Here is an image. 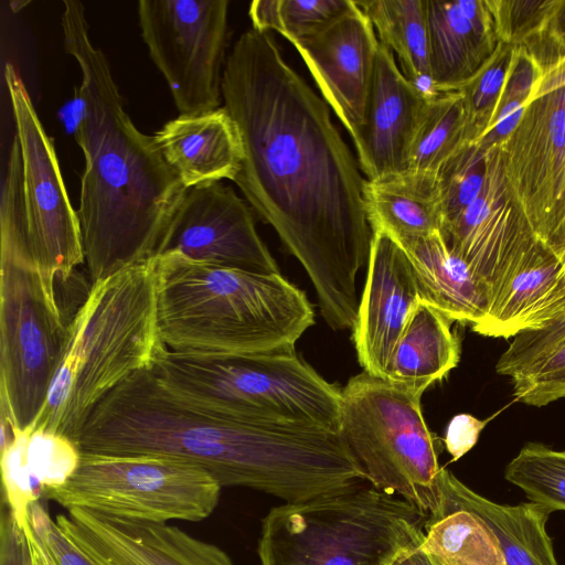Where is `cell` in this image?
Returning a JSON list of instances; mask_svg holds the SVG:
<instances>
[{"mask_svg":"<svg viewBox=\"0 0 565 565\" xmlns=\"http://www.w3.org/2000/svg\"><path fill=\"white\" fill-rule=\"evenodd\" d=\"M371 21L381 44L395 54L401 72L430 95L426 0L356 1Z\"/></svg>","mask_w":565,"mask_h":565,"instance_id":"cell-26","label":"cell"},{"mask_svg":"<svg viewBox=\"0 0 565 565\" xmlns=\"http://www.w3.org/2000/svg\"><path fill=\"white\" fill-rule=\"evenodd\" d=\"M153 137L185 189L223 179L234 181L241 170V135L224 106L200 115H179Z\"/></svg>","mask_w":565,"mask_h":565,"instance_id":"cell-19","label":"cell"},{"mask_svg":"<svg viewBox=\"0 0 565 565\" xmlns=\"http://www.w3.org/2000/svg\"><path fill=\"white\" fill-rule=\"evenodd\" d=\"M427 514L363 482L269 510L262 521L260 565H388L422 543Z\"/></svg>","mask_w":565,"mask_h":565,"instance_id":"cell-7","label":"cell"},{"mask_svg":"<svg viewBox=\"0 0 565 565\" xmlns=\"http://www.w3.org/2000/svg\"><path fill=\"white\" fill-rule=\"evenodd\" d=\"M524 113V102L510 99L500 110L492 134L505 137L514 130Z\"/></svg>","mask_w":565,"mask_h":565,"instance_id":"cell-38","label":"cell"},{"mask_svg":"<svg viewBox=\"0 0 565 565\" xmlns=\"http://www.w3.org/2000/svg\"><path fill=\"white\" fill-rule=\"evenodd\" d=\"M291 44L355 142L364 125L380 46L371 21L355 1L329 26Z\"/></svg>","mask_w":565,"mask_h":565,"instance_id":"cell-14","label":"cell"},{"mask_svg":"<svg viewBox=\"0 0 565 565\" xmlns=\"http://www.w3.org/2000/svg\"><path fill=\"white\" fill-rule=\"evenodd\" d=\"M420 544L403 550L388 565H435Z\"/></svg>","mask_w":565,"mask_h":565,"instance_id":"cell-40","label":"cell"},{"mask_svg":"<svg viewBox=\"0 0 565 565\" xmlns=\"http://www.w3.org/2000/svg\"><path fill=\"white\" fill-rule=\"evenodd\" d=\"M163 348L154 258L93 284L67 323L57 370L31 431L73 440L99 402L130 374L150 366Z\"/></svg>","mask_w":565,"mask_h":565,"instance_id":"cell-5","label":"cell"},{"mask_svg":"<svg viewBox=\"0 0 565 565\" xmlns=\"http://www.w3.org/2000/svg\"><path fill=\"white\" fill-rule=\"evenodd\" d=\"M420 301L424 295L405 249L387 233L372 230L367 276L352 329L364 372L385 379L394 349Z\"/></svg>","mask_w":565,"mask_h":565,"instance_id":"cell-16","label":"cell"},{"mask_svg":"<svg viewBox=\"0 0 565 565\" xmlns=\"http://www.w3.org/2000/svg\"><path fill=\"white\" fill-rule=\"evenodd\" d=\"M0 565H33L25 533L4 501L0 518Z\"/></svg>","mask_w":565,"mask_h":565,"instance_id":"cell-35","label":"cell"},{"mask_svg":"<svg viewBox=\"0 0 565 565\" xmlns=\"http://www.w3.org/2000/svg\"><path fill=\"white\" fill-rule=\"evenodd\" d=\"M63 6L64 46L81 71L74 136L85 168L76 211L93 285L156 257L186 189L154 137L126 113L108 61L90 40L83 3Z\"/></svg>","mask_w":565,"mask_h":565,"instance_id":"cell-3","label":"cell"},{"mask_svg":"<svg viewBox=\"0 0 565 565\" xmlns=\"http://www.w3.org/2000/svg\"><path fill=\"white\" fill-rule=\"evenodd\" d=\"M487 423L488 419L482 420L470 414H458L450 419L446 428L444 443L447 451L452 457V461L461 458L477 444Z\"/></svg>","mask_w":565,"mask_h":565,"instance_id":"cell-36","label":"cell"},{"mask_svg":"<svg viewBox=\"0 0 565 565\" xmlns=\"http://www.w3.org/2000/svg\"><path fill=\"white\" fill-rule=\"evenodd\" d=\"M183 399L233 419L340 431L341 390L297 351L210 354L163 348L150 365Z\"/></svg>","mask_w":565,"mask_h":565,"instance_id":"cell-6","label":"cell"},{"mask_svg":"<svg viewBox=\"0 0 565 565\" xmlns=\"http://www.w3.org/2000/svg\"><path fill=\"white\" fill-rule=\"evenodd\" d=\"M466 121L462 96L449 92L431 96L413 140L407 171L436 174L465 143Z\"/></svg>","mask_w":565,"mask_h":565,"instance_id":"cell-27","label":"cell"},{"mask_svg":"<svg viewBox=\"0 0 565 565\" xmlns=\"http://www.w3.org/2000/svg\"><path fill=\"white\" fill-rule=\"evenodd\" d=\"M504 478L523 490L530 502L550 512L565 511V450L529 443L507 465Z\"/></svg>","mask_w":565,"mask_h":565,"instance_id":"cell-29","label":"cell"},{"mask_svg":"<svg viewBox=\"0 0 565 565\" xmlns=\"http://www.w3.org/2000/svg\"><path fill=\"white\" fill-rule=\"evenodd\" d=\"M565 312V266L537 238L494 292L489 312L475 332L513 338L540 330Z\"/></svg>","mask_w":565,"mask_h":565,"instance_id":"cell-18","label":"cell"},{"mask_svg":"<svg viewBox=\"0 0 565 565\" xmlns=\"http://www.w3.org/2000/svg\"><path fill=\"white\" fill-rule=\"evenodd\" d=\"M511 380L514 398L526 405L540 407L565 398V341Z\"/></svg>","mask_w":565,"mask_h":565,"instance_id":"cell-33","label":"cell"},{"mask_svg":"<svg viewBox=\"0 0 565 565\" xmlns=\"http://www.w3.org/2000/svg\"><path fill=\"white\" fill-rule=\"evenodd\" d=\"M504 70L500 66L488 68L475 86L470 99L473 109L487 107L497 97L504 82Z\"/></svg>","mask_w":565,"mask_h":565,"instance_id":"cell-37","label":"cell"},{"mask_svg":"<svg viewBox=\"0 0 565 565\" xmlns=\"http://www.w3.org/2000/svg\"><path fill=\"white\" fill-rule=\"evenodd\" d=\"M451 320L420 301L412 312L386 367L385 379L426 391L460 360V340Z\"/></svg>","mask_w":565,"mask_h":565,"instance_id":"cell-23","label":"cell"},{"mask_svg":"<svg viewBox=\"0 0 565 565\" xmlns=\"http://www.w3.org/2000/svg\"><path fill=\"white\" fill-rule=\"evenodd\" d=\"M429 70L435 94L456 88L471 73L481 31L480 3L426 0Z\"/></svg>","mask_w":565,"mask_h":565,"instance_id":"cell-24","label":"cell"},{"mask_svg":"<svg viewBox=\"0 0 565 565\" xmlns=\"http://www.w3.org/2000/svg\"><path fill=\"white\" fill-rule=\"evenodd\" d=\"M440 493L478 514L501 543L507 565H558L546 531L550 512L529 502L499 504L472 491L446 469L440 475Z\"/></svg>","mask_w":565,"mask_h":565,"instance_id":"cell-21","label":"cell"},{"mask_svg":"<svg viewBox=\"0 0 565 565\" xmlns=\"http://www.w3.org/2000/svg\"><path fill=\"white\" fill-rule=\"evenodd\" d=\"M431 96L409 82L380 43L363 128L354 143L369 181L404 173L413 140Z\"/></svg>","mask_w":565,"mask_h":565,"instance_id":"cell-17","label":"cell"},{"mask_svg":"<svg viewBox=\"0 0 565 565\" xmlns=\"http://www.w3.org/2000/svg\"><path fill=\"white\" fill-rule=\"evenodd\" d=\"M424 392L363 371L341 388L340 434L365 481L428 515L439 501L444 467L423 416Z\"/></svg>","mask_w":565,"mask_h":565,"instance_id":"cell-8","label":"cell"},{"mask_svg":"<svg viewBox=\"0 0 565 565\" xmlns=\"http://www.w3.org/2000/svg\"><path fill=\"white\" fill-rule=\"evenodd\" d=\"M81 452L157 455L192 462L221 487L298 502L349 484L354 466L339 431L258 424L201 408L166 387L151 367L130 374L74 437Z\"/></svg>","mask_w":565,"mask_h":565,"instance_id":"cell-2","label":"cell"},{"mask_svg":"<svg viewBox=\"0 0 565 565\" xmlns=\"http://www.w3.org/2000/svg\"><path fill=\"white\" fill-rule=\"evenodd\" d=\"M565 341V312L540 330L513 337L495 364L497 373L513 377L544 359Z\"/></svg>","mask_w":565,"mask_h":565,"instance_id":"cell-34","label":"cell"},{"mask_svg":"<svg viewBox=\"0 0 565 565\" xmlns=\"http://www.w3.org/2000/svg\"><path fill=\"white\" fill-rule=\"evenodd\" d=\"M157 326L169 350L210 354L295 351L315 324L306 294L281 274L154 257Z\"/></svg>","mask_w":565,"mask_h":565,"instance_id":"cell-4","label":"cell"},{"mask_svg":"<svg viewBox=\"0 0 565 565\" xmlns=\"http://www.w3.org/2000/svg\"><path fill=\"white\" fill-rule=\"evenodd\" d=\"M23 531L33 565H98L62 532L39 501L30 505Z\"/></svg>","mask_w":565,"mask_h":565,"instance_id":"cell-31","label":"cell"},{"mask_svg":"<svg viewBox=\"0 0 565 565\" xmlns=\"http://www.w3.org/2000/svg\"><path fill=\"white\" fill-rule=\"evenodd\" d=\"M354 4L353 0H255L248 15L252 29L276 31L291 43L322 31Z\"/></svg>","mask_w":565,"mask_h":565,"instance_id":"cell-28","label":"cell"},{"mask_svg":"<svg viewBox=\"0 0 565 565\" xmlns=\"http://www.w3.org/2000/svg\"><path fill=\"white\" fill-rule=\"evenodd\" d=\"M420 546L435 565H507L501 543L490 526L441 493L425 521Z\"/></svg>","mask_w":565,"mask_h":565,"instance_id":"cell-25","label":"cell"},{"mask_svg":"<svg viewBox=\"0 0 565 565\" xmlns=\"http://www.w3.org/2000/svg\"><path fill=\"white\" fill-rule=\"evenodd\" d=\"M565 87L557 90L558 108L554 110L551 119V136L553 145L557 148L565 146Z\"/></svg>","mask_w":565,"mask_h":565,"instance_id":"cell-39","label":"cell"},{"mask_svg":"<svg viewBox=\"0 0 565 565\" xmlns=\"http://www.w3.org/2000/svg\"><path fill=\"white\" fill-rule=\"evenodd\" d=\"M172 253L209 265L280 274L256 231L252 206L221 181L185 190L156 257Z\"/></svg>","mask_w":565,"mask_h":565,"instance_id":"cell-13","label":"cell"},{"mask_svg":"<svg viewBox=\"0 0 565 565\" xmlns=\"http://www.w3.org/2000/svg\"><path fill=\"white\" fill-rule=\"evenodd\" d=\"M222 487L201 467L157 455L83 454L65 483L43 495L66 510L141 522H199L215 510Z\"/></svg>","mask_w":565,"mask_h":565,"instance_id":"cell-9","label":"cell"},{"mask_svg":"<svg viewBox=\"0 0 565 565\" xmlns=\"http://www.w3.org/2000/svg\"><path fill=\"white\" fill-rule=\"evenodd\" d=\"M364 196L372 230L395 239L428 236L441 230L436 174L406 171L367 180Z\"/></svg>","mask_w":565,"mask_h":565,"instance_id":"cell-22","label":"cell"},{"mask_svg":"<svg viewBox=\"0 0 565 565\" xmlns=\"http://www.w3.org/2000/svg\"><path fill=\"white\" fill-rule=\"evenodd\" d=\"M81 455L76 444L64 435L42 429L30 433L26 461L43 490L65 483L77 468Z\"/></svg>","mask_w":565,"mask_h":565,"instance_id":"cell-30","label":"cell"},{"mask_svg":"<svg viewBox=\"0 0 565 565\" xmlns=\"http://www.w3.org/2000/svg\"><path fill=\"white\" fill-rule=\"evenodd\" d=\"M66 335L67 323L38 269L0 260V405L14 429L31 431Z\"/></svg>","mask_w":565,"mask_h":565,"instance_id":"cell-10","label":"cell"},{"mask_svg":"<svg viewBox=\"0 0 565 565\" xmlns=\"http://www.w3.org/2000/svg\"><path fill=\"white\" fill-rule=\"evenodd\" d=\"M396 241L409 257L425 302L472 330L484 321L491 302L490 289L448 248L440 232Z\"/></svg>","mask_w":565,"mask_h":565,"instance_id":"cell-20","label":"cell"},{"mask_svg":"<svg viewBox=\"0 0 565 565\" xmlns=\"http://www.w3.org/2000/svg\"><path fill=\"white\" fill-rule=\"evenodd\" d=\"M544 243L565 266V225L547 237Z\"/></svg>","mask_w":565,"mask_h":565,"instance_id":"cell-42","label":"cell"},{"mask_svg":"<svg viewBox=\"0 0 565 565\" xmlns=\"http://www.w3.org/2000/svg\"><path fill=\"white\" fill-rule=\"evenodd\" d=\"M222 96L244 149L233 182L307 271L328 326L353 329L355 278L372 239L367 180L330 107L285 61L275 39L254 29L226 58Z\"/></svg>","mask_w":565,"mask_h":565,"instance_id":"cell-1","label":"cell"},{"mask_svg":"<svg viewBox=\"0 0 565 565\" xmlns=\"http://www.w3.org/2000/svg\"><path fill=\"white\" fill-rule=\"evenodd\" d=\"M14 430L13 443L1 451L3 501L23 529L29 519L30 505L39 501L44 490L32 476L26 461L30 431Z\"/></svg>","mask_w":565,"mask_h":565,"instance_id":"cell-32","label":"cell"},{"mask_svg":"<svg viewBox=\"0 0 565 565\" xmlns=\"http://www.w3.org/2000/svg\"><path fill=\"white\" fill-rule=\"evenodd\" d=\"M227 0H140L141 36L180 115L220 108L228 41Z\"/></svg>","mask_w":565,"mask_h":565,"instance_id":"cell-12","label":"cell"},{"mask_svg":"<svg viewBox=\"0 0 565 565\" xmlns=\"http://www.w3.org/2000/svg\"><path fill=\"white\" fill-rule=\"evenodd\" d=\"M62 532L98 565H234L218 546L175 525L103 515L57 514Z\"/></svg>","mask_w":565,"mask_h":565,"instance_id":"cell-15","label":"cell"},{"mask_svg":"<svg viewBox=\"0 0 565 565\" xmlns=\"http://www.w3.org/2000/svg\"><path fill=\"white\" fill-rule=\"evenodd\" d=\"M3 74L22 159L32 255L49 296L57 302L55 281L70 280L76 267L85 263L79 218L68 199L54 145L20 75L10 63Z\"/></svg>","mask_w":565,"mask_h":565,"instance_id":"cell-11","label":"cell"},{"mask_svg":"<svg viewBox=\"0 0 565 565\" xmlns=\"http://www.w3.org/2000/svg\"><path fill=\"white\" fill-rule=\"evenodd\" d=\"M563 87H565V64L545 76L536 88L534 97H544Z\"/></svg>","mask_w":565,"mask_h":565,"instance_id":"cell-41","label":"cell"}]
</instances>
